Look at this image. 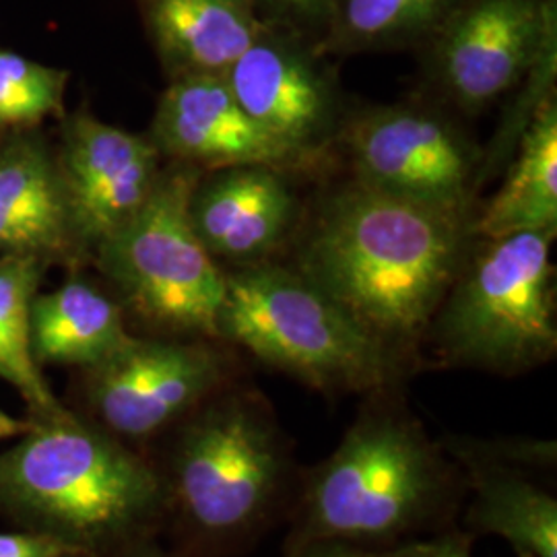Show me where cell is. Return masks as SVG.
I'll use <instances>...</instances> for the list:
<instances>
[{
	"label": "cell",
	"instance_id": "obj_1",
	"mask_svg": "<svg viewBox=\"0 0 557 557\" xmlns=\"http://www.w3.org/2000/svg\"><path fill=\"white\" fill-rule=\"evenodd\" d=\"M471 221L351 180L320 205L296 269L384 345L416 361L469 255Z\"/></svg>",
	"mask_w": 557,
	"mask_h": 557
},
{
	"label": "cell",
	"instance_id": "obj_2",
	"mask_svg": "<svg viewBox=\"0 0 557 557\" xmlns=\"http://www.w3.org/2000/svg\"><path fill=\"white\" fill-rule=\"evenodd\" d=\"M462 471L397 388L368 395L337 448L301 467L283 557L312 543L393 547L455 527Z\"/></svg>",
	"mask_w": 557,
	"mask_h": 557
},
{
	"label": "cell",
	"instance_id": "obj_3",
	"mask_svg": "<svg viewBox=\"0 0 557 557\" xmlns=\"http://www.w3.org/2000/svg\"><path fill=\"white\" fill-rule=\"evenodd\" d=\"M299 471L271 403L232 382L186 416L163 504L209 556H236L287 518Z\"/></svg>",
	"mask_w": 557,
	"mask_h": 557
},
{
	"label": "cell",
	"instance_id": "obj_4",
	"mask_svg": "<svg viewBox=\"0 0 557 557\" xmlns=\"http://www.w3.org/2000/svg\"><path fill=\"white\" fill-rule=\"evenodd\" d=\"M218 337L329 397L398 388L413 363L298 269L267 260L225 273Z\"/></svg>",
	"mask_w": 557,
	"mask_h": 557
},
{
	"label": "cell",
	"instance_id": "obj_5",
	"mask_svg": "<svg viewBox=\"0 0 557 557\" xmlns=\"http://www.w3.org/2000/svg\"><path fill=\"white\" fill-rule=\"evenodd\" d=\"M554 239L524 232L467 255L423 337L444 366L520 376L556 358Z\"/></svg>",
	"mask_w": 557,
	"mask_h": 557
},
{
	"label": "cell",
	"instance_id": "obj_6",
	"mask_svg": "<svg viewBox=\"0 0 557 557\" xmlns=\"http://www.w3.org/2000/svg\"><path fill=\"white\" fill-rule=\"evenodd\" d=\"M0 487L79 547L135 535L163 508L145 458L64 413L0 458Z\"/></svg>",
	"mask_w": 557,
	"mask_h": 557
},
{
	"label": "cell",
	"instance_id": "obj_7",
	"mask_svg": "<svg viewBox=\"0 0 557 557\" xmlns=\"http://www.w3.org/2000/svg\"><path fill=\"white\" fill-rule=\"evenodd\" d=\"M200 170L161 174L139 213L98 246L101 269L151 326L190 338L218 337L225 273L190 220Z\"/></svg>",
	"mask_w": 557,
	"mask_h": 557
},
{
	"label": "cell",
	"instance_id": "obj_8",
	"mask_svg": "<svg viewBox=\"0 0 557 557\" xmlns=\"http://www.w3.org/2000/svg\"><path fill=\"white\" fill-rule=\"evenodd\" d=\"M354 180L436 209L469 215L481 158L446 116L421 106H379L338 133Z\"/></svg>",
	"mask_w": 557,
	"mask_h": 557
},
{
	"label": "cell",
	"instance_id": "obj_9",
	"mask_svg": "<svg viewBox=\"0 0 557 557\" xmlns=\"http://www.w3.org/2000/svg\"><path fill=\"white\" fill-rule=\"evenodd\" d=\"M220 343L133 337L89 368V397L106 428L122 438L156 436L236 382Z\"/></svg>",
	"mask_w": 557,
	"mask_h": 557
},
{
	"label": "cell",
	"instance_id": "obj_10",
	"mask_svg": "<svg viewBox=\"0 0 557 557\" xmlns=\"http://www.w3.org/2000/svg\"><path fill=\"white\" fill-rule=\"evenodd\" d=\"M462 471V531L504 539L517 557H557L556 440L440 438Z\"/></svg>",
	"mask_w": 557,
	"mask_h": 557
},
{
	"label": "cell",
	"instance_id": "obj_11",
	"mask_svg": "<svg viewBox=\"0 0 557 557\" xmlns=\"http://www.w3.org/2000/svg\"><path fill=\"white\" fill-rule=\"evenodd\" d=\"M556 25V0H458L428 36L432 79L462 112H481L527 77Z\"/></svg>",
	"mask_w": 557,
	"mask_h": 557
},
{
	"label": "cell",
	"instance_id": "obj_12",
	"mask_svg": "<svg viewBox=\"0 0 557 557\" xmlns=\"http://www.w3.org/2000/svg\"><path fill=\"white\" fill-rule=\"evenodd\" d=\"M239 106L299 160L314 158L335 135L337 91L296 34L267 25L223 75Z\"/></svg>",
	"mask_w": 557,
	"mask_h": 557
},
{
	"label": "cell",
	"instance_id": "obj_13",
	"mask_svg": "<svg viewBox=\"0 0 557 557\" xmlns=\"http://www.w3.org/2000/svg\"><path fill=\"white\" fill-rule=\"evenodd\" d=\"M160 149L91 114L66 124L59 176L71 234L89 246L114 236L160 180Z\"/></svg>",
	"mask_w": 557,
	"mask_h": 557
},
{
	"label": "cell",
	"instance_id": "obj_14",
	"mask_svg": "<svg viewBox=\"0 0 557 557\" xmlns=\"http://www.w3.org/2000/svg\"><path fill=\"white\" fill-rule=\"evenodd\" d=\"M153 143L199 170L269 165L289 170L301 160L273 139L239 106L223 75L172 81L153 120Z\"/></svg>",
	"mask_w": 557,
	"mask_h": 557
},
{
	"label": "cell",
	"instance_id": "obj_15",
	"mask_svg": "<svg viewBox=\"0 0 557 557\" xmlns=\"http://www.w3.org/2000/svg\"><path fill=\"white\" fill-rule=\"evenodd\" d=\"M283 174L269 165H238L199 180L190 220L213 259L257 264L283 244L296 220V199Z\"/></svg>",
	"mask_w": 557,
	"mask_h": 557
},
{
	"label": "cell",
	"instance_id": "obj_16",
	"mask_svg": "<svg viewBox=\"0 0 557 557\" xmlns=\"http://www.w3.org/2000/svg\"><path fill=\"white\" fill-rule=\"evenodd\" d=\"M140 11L174 79L225 75L264 27L252 0H140Z\"/></svg>",
	"mask_w": 557,
	"mask_h": 557
},
{
	"label": "cell",
	"instance_id": "obj_17",
	"mask_svg": "<svg viewBox=\"0 0 557 557\" xmlns=\"http://www.w3.org/2000/svg\"><path fill=\"white\" fill-rule=\"evenodd\" d=\"M71 236L59 170L38 140L0 147V255L59 250Z\"/></svg>",
	"mask_w": 557,
	"mask_h": 557
},
{
	"label": "cell",
	"instance_id": "obj_18",
	"mask_svg": "<svg viewBox=\"0 0 557 557\" xmlns=\"http://www.w3.org/2000/svg\"><path fill=\"white\" fill-rule=\"evenodd\" d=\"M557 230V103H543L518 140L517 160L502 188L471 221L473 238L498 239Z\"/></svg>",
	"mask_w": 557,
	"mask_h": 557
},
{
	"label": "cell",
	"instance_id": "obj_19",
	"mask_svg": "<svg viewBox=\"0 0 557 557\" xmlns=\"http://www.w3.org/2000/svg\"><path fill=\"white\" fill-rule=\"evenodd\" d=\"M131 338L122 306L87 281H69L32 304V351L40 361L94 368Z\"/></svg>",
	"mask_w": 557,
	"mask_h": 557
},
{
	"label": "cell",
	"instance_id": "obj_20",
	"mask_svg": "<svg viewBox=\"0 0 557 557\" xmlns=\"http://www.w3.org/2000/svg\"><path fill=\"white\" fill-rule=\"evenodd\" d=\"M38 281V257L0 255V379L13 384L34 409L54 419L62 411L32 351V304Z\"/></svg>",
	"mask_w": 557,
	"mask_h": 557
},
{
	"label": "cell",
	"instance_id": "obj_21",
	"mask_svg": "<svg viewBox=\"0 0 557 557\" xmlns=\"http://www.w3.org/2000/svg\"><path fill=\"white\" fill-rule=\"evenodd\" d=\"M458 0H337L322 46L359 52L428 38Z\"/></svg>",
	"mask_w": 557,
	"mask_h": 557
},
{
	"label": "cell",
	"instance_id": "obj_22",
	"mask_svg": "<svg viewBox=\"0 0 557 557\" xmlns=\"http://www.w3.org/2000/svg\"><path fill=\"white\" fill-rule=\"evenodd\" d=\"M66 79L64 71L0 50V128L34 126L59 114Z\"/></svg>",
	"mask_w": 557,
	"mask_h": 557
},
{
	"label": "cell",
	"instance_id": "obj_23",
	"mask_svg": "<svg viewBox=\"0 0 557 557\" xmlns=\"http://www.w3.org/2000/svg\"><path fill=\"white\" fill-rule=\"evenodd\" d=\"M260 20L267 25L304 36L329 27L337 0H252Z\"/></svg>",
	"mask_w": 557,
	"mask_h": 557
},
{
	"label": "cell",
	"instance_id": "obj_24",
	"mask_svg": "<svg viewBox=\"0 0 557 557\" xmlns=\"http://www.w3.org/2000/svg\"><path fill=\"white\" fill-rule=\"evenodd\" d=\"M421 539L400 543L393 547H361V545H349V543H312L301 547L292 557H418Z\"/></svg>",
	"mask_w": 557,
	"mask_h": 557
},
{
	"label": "cell",
	"instance_id": "obj_25",
	"mask_svg": "<svg viewBox=\"0 0 557 557\" xmlns=\"http://www.w3.org/2000/svg\"><path fill=\"white\" fill-rule=\"evenodd\" d=\"M79 549V545L66 543V539L0 533V557H64Z\"/></svg>",
	"mask_w": 557,
	"mask_h": 557
},
{
	"label": "cell",
	"instance_id": "obj_26",
	"mask_svg": "<svg viewBox=\"0 0 557 557\" xmlns=\"http://www.w3.org/2000/svg\"><path fill=\"white\" fill-rule=\"evenodd\" d=\"M418 557H473V537L460 527H448L434 537L421 539Z\"/></svg>",
	"mask_w": 557,
	"mask_h": 557
},
{
	"label": "cell",
	"instance_id": "obj_27",
	"mask_svg": "<svg viewBox=\"0 0 557 557\" xmlns=\"http://www.w3.org/2000/svg\"><path fill=\"white\" fill-rule=\"evenodd\" d=\"M29 430H32V428H29L25 421L9 416V413L2 411V407H0V440L15 438V436H21V434H25V432H29Z\"/></svg>",
	"mask_w": 557,
	"mask_h": 557
},
{
	"label": "cell",
	"instance_id": "obj_28",
	"mask_svg": "<svg viewBox=\"0 0 557 557\" xmlns=\"http://www.w3.org/2000/svg\"><path fill=\"white\" fill-rule=\"evenodd\" d=\"M128 557H165L160 552H153V549H139V552H133Z\"/></svg>",
	"mask_w": 557,
	"mask_h": 557
}]
</instances>
